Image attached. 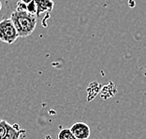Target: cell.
<instances>
[{
    "label": "cell",
    "instance_id": "obj_1",
    "mask_svg": "<svg viewBox=\"0 0 146 139\" xmlns=\"http://www.w3.org/2000/svg\"><path fill=\"white\" fill-rule=\"evenodd\" d=\"M11 19L14 24L19 38H26L34 32L36 25V16L27 11H15L11 13Z\"/></svg>",
    "mask_w": 146,
    "mask_h": 139
},
{
    "label": "cell",
    "instance_id": "obj_2",
    "mask_svg": "<svg viewBox=\"0 0 146 139\" xmlns=\"http://www.w3.org/2000/svg\"><path fill=\"white\" fill-rule=\"evenodd\" d=\"M19 38L18 33L11 18H3L0 21V40L7 44H12Z\"/></svg>",
    "mask_w": 146,
    "mask_h": 139
},
{
    "label": "cell",
    "instance_id": "obj_3",
    "mask_svg": "<svg viewBox=\"0 0 146 139\" xmlns=\"http://www.w3.org/2000/svg\"><path fill=\"white\" fill-rule=\"evenodd\" d=\"M73 135L77 139H88L90 136V127L85 122H75L69 128Z\"/></svg>",
    "mask_w": 146,
    "mask_h": 139
},
{
    "label": "cell",
    "instance_id": "obj_4",
    "mask_svg": "<svg viewBox=\"0 0 146 139\" xmlns=\"http://www.w3.org/2000/svg\"><path fill=\"white\" fill-rule=\"evenodd\" d=\"M36 5V15L39 16L43 12L51 11L54 9L52 0H35Z\"/></svg>",
    "mask_w": 146,
    "mask_h": 139
},
{
    "label": "cell",
    "instance_id": "obj_5",
    "mask_svg": "<svg viewBox=\"0 0 146 139\" xmlns=\"http://www.w3.org/2000/svg\"><path fill=\"white\" fill-rule=\"evenodd\" d=\"M22 135V130L19 128L18 124H9L6 134L2 139H20Z\"/></svg>",
    "mask_w": 146,
    "mask_h": 139
},
{
    "label": "cell",
    "instance_id": "obj_6",
    "mask_svg": "<svg viewBox=\"0 0 146 139\" xmlns=\"http://www.w3.org/2000/svg\"><path fill=\"white\" fill-rule=\"evenodd\" d=\"M57 139H77L69 129H62L58 133Z\"/></svg>",
    "mask_w": 146,
    "mask_h": 139
},
{
    "label": "cell",
    "instance_id": "obj_7",
    "mask_svg": "<svg viewBox=\"0 0 146 139\" xmlns=\"http://www.w3.org/2000/svg\"><path fill=\"white\" fill-rule=\"evenodd\" d=\"M9 124V123L8 121L0 119V139H2L4 137V135L6 134V132H7V129H8Z\"/></svg>",
    "mask_w": 146,
    "mask_h": 139
},
{
    "label": "cell",
    "instance_id": "obj_8",
    "mask_svg": "<svg viewBox=\"0 0 146 139\" xmlns=\"http://www.w3.org/2000/svg\"><path fill=\"white\" fill-rule=\"evenodd\" d=\"M26 11L31 14H36V5L35 0H32L30 3L26 4Z\"/></svg>",
    "mask_w": 146,
    "mask_h": 139
},
{
    "label": "cell",
    "instance_id": "obj_9",
    "mask_svg": "<svg viewBox=\"0 0 146 139\" xmlns=\"http://www.w3.org/2000/svg\"><path fill=\"white\" fill-rule=\"evenodd\" d=\"M16 11H26V4H25L24 2L19 1L17 3V9Z\"/></svg>",
    "mask_w": 146,
    "mask_h": 139
},
{
    "label": "cell",
    "instance_id": "obj_10",
    "mask_svg": "<svg viewBox=\"0 0 146 139\" xmlns=\"http://www.w3.org/2000/svg\"><path fill=\"white\" fill-rule=\"evenodd\" d=\"M22 2H24L25 4H28V3H30L32 0H21Z\"/></svg>",
    "mask_w": 146,
    "mask_h": 139
},
{
    "label": "cell",
    "instance_id": "obj_11",
    "mask_svg": "<svg viewBox=\"0 0 146 139\" xmlns=\"http://www.w3.org/2000/svg\"><path fill=\"white\" fill-rule=\"evenodd\" d=\"M1 9H2V3L0 1V11H1Z\"/></svg>",
    "mask_w": 146,
    "mask_h": 139
}]
</instances>
